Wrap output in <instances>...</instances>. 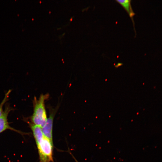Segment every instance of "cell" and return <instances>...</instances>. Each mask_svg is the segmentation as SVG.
Wrapping results in <instances>:
<instances>
[{"mask_svg":"<svg viewBox=\"0 0 162 162\" xmlns=\"http://www.w3.org/2000/svg\"><path fill=\"white\" fill-rule=\"evenodd\" d=\"M58 108L52 109L50 108L49 117L44 125L41 128L44 135L52 142L53 121Z\"/></svg>","mask_w":162,"mask_h":162,"instance_id":"cell-3","label":"cell"},{"mask_svg":"<svg viewBox=\"0 0 162 162\" xmlns=\"http://www.w3.org/2000/svg\"><path fill=\"white\" fill-rule=\"evenodd\" d=\"M116 1L119 4L127 11L129 16L132 20L134 24L133 17L135 14L134 12L131 7V1L128 0H116Z\"/></svg>","mask_w":162,"mask_h":162,"instance_id":"cell-5","label":"cell"},{"mask_svg":"<svg viewBox=\"0 0 162 162\" xmlns=\"http://www.w3.org/2000/svg\"><path fill=\"white\" fill-rule=\"evenodd\" d=\"M49 97L48 94H42L38 99L35 97L33 100V112L31 120L32 123L41 128L44 125L47 118L45 102Z\"/></svg>","mask_w":162,"mask_h":162,"instance_id":"cell-1","label":"cell"},{"mask_svg":"<svg viewBox=\"0 0 162 162\" xmlns=\"http://www.w3.org/2000/svg\"><path fill=\"white\" fill-rule=\"evenodd\" d=\"M73 157H74V159H75V161H76V162H78V161H77V160H76V159L74 158V157L73 156Z\"/></svg>","mask_w":162,"mask_h":162,"instance_id":"cell-7","label":"cell"},{"mask_svg":"<svg viewBox=\"0 0 162 162\" xmlns=\"http://www.w3.org/2000/svg\"><path fill=\"white\" fill-rule=\"evenodd\" d=\"M13 110L9 104L6 103L3 113L0 117V133L7 130L10 129L17 131L9 125L8 120V117L10 112Z\"/></svg>","mask_w":162,"mask_h":162,"instance_id":"cell-4","label":"cell"},{"mask_svg":"<svg viewBox=\"0 0 162 162\" xmlns=\"http://www.w3.org/2000/svg\"><path fill=\"white\" fill-rule=\"evenodd\" d=\"M36 144L40 162H50L52 161L53 142L44 136Z\"/></svg>","mask_w":162,"mask_h":162,"instance_id":"cell-2","label":"cell"},{"mask_svg":"<svg viewBox=\"0 0 162 162\" xmlns=\"http://www.w3.org/2000/svg\"><path fill=\"white\" fill-rule=\"evenodd\" d=\"M11 91V90L9 89L5 94V96L4 99L0 104V117L1 116L4 112V111L3 110V106L8 100L9 95Z\"/></svg>","mask_w":162,"mask_h":162,"instance_id":"cell-6","label":"cell"}]
</instances>
